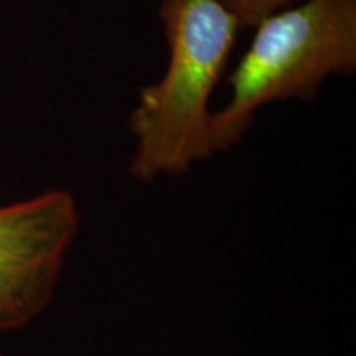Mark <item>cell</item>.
Returning a JSON list of instances; mask_svg holds the SVG:
<instances>
[{
	"label": "cell",
	"instance_id": "obj_3",
	"mask_svg": "<svg viewBox=\"0 0 356 356\" xmlns=\"http://www.w3.org/2000/svg\"><path fill=\"white\" fill-rule=\"evenodd\" d=\"M78 229L68 190L0 207V333L26 327L51 304Z\"/></svg>",
	"mask_w": 356,
	"mask_h": 356
},
{
	"label": "cell",
	"instance_id": "obj_4",
	"mask_svg": "<svg viewBox=\"0 0 356 356\" xmlns=\"http://www.w3.org/2000/svg\"><path fill=\"white\" fill-rule=\"evenodd\" d=\"M221 2L236 17L241 29H254L267 15L292 6L296 0H221Z\"/></svg>",
	"mask_w": 356,
	"mask_h": 356
},
{
	"label": "cell",
	"instance_id": "obj_1",
	"mask_svg": "<svg viewBox=\"0 0 356 356\" xmlns=\"http://www.w3.org/2000/svg\"><path fill=\"white\" fill-rule=\"evenodd\" d=\"M168 47L163 76L140 88L129 115L136 147L127 172L150 184L211 159V95L241 30L221 0H157Z\"/></svg>",
	"mask_w": 356,
	"mask_h": 356
},
{
	"label": "cell",
	"instance_id": "obj_2",
	"mask_svg": "<svg viewBox=\"0 0 356 356\" xmlns=\"http://www.w3.org/2000/svg\"><path fill=\"white\" fill-rule=\"evenodd\" d=\"M228 78L231 96L211 115L213 152L239 144L266 104L312 101L330 76L356 71V0H305L270 13Z\"/></svg>",
	"mask_w": 356,
	"mask_h": 356
},
{
	"label": "cell",
	"instance_id": "obj_5",
	"mask_svg": "<svg viewBox=\"0 0 356 356\" xmlns=\"http://www.w3.org/2000/svg\"><path fill=\"white\" fill-rule=\"evenodd\" d=\"M0 356H6V355H3V353H0Z\"/></svg>",
	"mask_w": 356,
	"mask_h": 356
}]
</instances>
